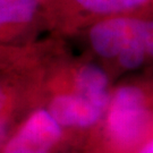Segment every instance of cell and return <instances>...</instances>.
<instances>
[{
	"label": "cell",
	"instance_id": "obj_1",
	"mask_svg": "<svg viewBox=\"0 0 153 153\" xmlns=\"http://www.w3.org/2000/svg\"><path fill=\"white\" fill-rule=\"evenodd\" d=\"M152 117L143 88L123 85L112 93L105 112V133L121 153L136 152L148 138Z\"/></svg>",
	"mask_w": 153,
	"mask_h": 153
},
{
	"label": "cell",
	"instance_id": "obj_7",
	"mask_svg": "<svg viewBox=\"0 0 153 153\" xmlns=\"http://www.w3.org/2000/svg\"><path fill=\"white\" fill-rule=\"evenodd\" d=\"M38 0H0V25L27 22L34 15Z\"/></svg>",
	"mask_w": 153,
	"mask_h": 153
},
{
	"label": "cell",
	"instance_id": "obj_4",
	"mask_svg": "<svg viewBox=\"0 0 153 153\" xmlns=\"http://www.w3.org/2000/svg\"><path fill=\"white\" fill-rule=\"evenodd\" d=\"M49 112L61 126L71 127H90L104 115L102 110L77 93L61 94L55 98Z\"/></svg>",
	"mask_w": 153,
	"mask_h": 153
},
{
	"label": "cell",
	"instance_id": "obj_12",
	"mask_svg": "<svg viewBox=\"0 0 153 153\" xmlns=\"http://www.w3.org/2000/svg\"><path fill=\"white\" fill-rule=\"evenodd\" d=\"M23 153H49V152H44V151H27V152H23Z\"/></svg>",
	"mask_w": 153,
	"mask_h": 153
},
{
	"label": "cell",
	"instance_id": "obj_10",
	"mask_svg": "<svg viewBox=\"0 0 153 153\" xmlns=\"http://www.w3.org/2000/svg\"><path fill=\"white\" fill-rule=\"evenodd\" d=\"M4 103H5V95H4V93H2V91L0 90V109L2 108V105H4Z\"/></svg>",
	"mask_w": 153,
	"mask_h": 153
},
{
	"label": "cell",
	"instance_id": "obj_9",
	"mask_svg": "<svg viewBox=\"0 0 153 153\" xmlns=\"http://www.w3.org/2000/svg\"><path fill=\"white\" fill-rule=\"evenodd\" d=\"M135 153H153V134H151L144 141V143Z\"/></svg>",
	"mask_w": 153,
	"mask_h": 153
},
{
	"label": "cell",
	"instance_id": "obj_6",
	"mask_svg": "<svg viewBox=\"0 0 153 153\" xmlns=\"http://www.w3.org/2000/svg\"><path fill=\"white\" fill-rule=\"evenodd\" d=\"M84 9L101 15L121 16L152 5L153 0H75Z\"/></svg>",
	"mask_w": 153,
	"mask_h": 153
},
{
	"label": "cell",
	"instance_id": "obj_3",
	"mask_svg": "<svg viewBox=\"0 0 153 153\" xmlns=\"http://www.w3.org/2000/svg\"><path fill=\"white\" fill-rule=\"evenodd\" d=\"M60 126L50 112L39 110L28 118L22 128L7 143L5 153L49 152L50 149L60 140Z\"/></svg>",
	"mask_w": 153,
	"mask_h": 153
},
{
	"label": "cell",
	"instance_id": "obj_11",
	"mask_svg": "<svg viewBox=\"0 0 153 153\" xmlns=\"http://www.w3.org/2000/svg\"><path fill=\"white\" fill-rule=\"evenodd\" d=\"M4 131H5V125H4L2 121L0 120V140L4 136Z\"/></svg>",
	"mask_w": 153,
	"mask_h": 153
},
{
	"label": "cell",
	"instance_id": "obj_8",
	"mask_svg": "<svg viewBox=\"0 0 153 153\" xmlns=\"http://www.w3.org/2000/svg\"><path fill=\"white\" fill-rule=\"evenodd\" d=\"M143 38L148 57L153 59V19L143 21Z\"/></svg>",
	"mask_w": 153,
	"mask_h": 153
},
{
	"label": "cell",
	"instance_id": "obj_2",
	"mask_svg": "<svg viewBox=\"0 0 153 153\" xmlns=\"http://www.w3.org/2000/svg\"><path fill=\"white\" fill-rule=\"evenodd\" d=\"M90 41L94 51L108 59H117L129 49H140L146 53L143 19L131 15L111 16L97 23L90 32Z\"/></svg>",
	"mask_w": 153,
	"mask_h": 153
},
{
	"label": "cell",
	"instance_id": "obj_5",
	"mask_svg": "<svg viewBox=\"0 0 153 153\" xmlns=\"http://www.w3.org/2000/svg\"><path fill=\"white\" fill-rule=\"evenodd\" d=\"M75 93L93 103L104 114L107 112L111 95L108 76L100 67L86 65L82 67L75 79Z\"/></svg>",
	"mask_w": 153,
	"mask_h": 153
}]
</instances>
